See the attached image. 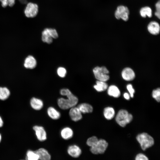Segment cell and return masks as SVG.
Here are the masks:
<instances>
[{
  "label": "cell",
  "instance_id": "6da1fadb",
  "mask_svg": "<svg viewBox=\"0 0 160 160\" xmlns=\"http://www.w3.org/2000/svg\"><path fill=\"white\" fill-rule=\"evenodd\" d=\"M61 95L65 96L67 98H60L57 100L58 106L61 109L66 110L75 106L78 102V98L68 89H63L60 91Z\"/></svg>",
  "mask_w": 160,
  "mask_h": 160
},
{
  "label": "cell",
  "instance_id": "7a4b0ae2",
  "mask_svg": "<svg viewBox=\"0 0 160 160\" xmlns=\"http://www.w3.org/2000/svg\"><path fill=\"white\" fill-rule=\"evenodd\" d=\"M136 139L140 143L142 149L143 151L151 147L154 144L153 138L145 132L138 134L136 137Z\"/></svg>",
  "mask_w": 160,
  "mask_h": 160
},
{
  "label": "cell",
  "instance_id": "3957f363",
  "mask_svg": "<svg viewBox=\"0 0 160 160\" xmlns=\"http://www.w3.org/2000/svg\"><path fill=\"white\" fill-rule=\"evenodd\" d=\"M133 119L132 115L126 110L121 109L118 112L116 117V121L120 126L124 127L130 123Z\"/></svg>",
  "mask_w": 160,
  "mask_h": 160
},
{
  "label": "cell",
  "instance_id": "277c9868",
  "mask_svg": "<svg viewBox=\"0 0 160 160\" xmlns=\"http://www.w3.org/2000/svg\"><path fill=\"white\" fill-rule=\"evenodd\" d=\"M93 71L95 78L98 80L105 82L109 79L108 75L109 72L105 66L96 67Z\"/></svg>",
  "mask_w": 160,
  "mask_h": 160
},
{
  "label": "cell",
  "instance_id": "5b68a950",
  "mask_svg": "<svg viewBox=\"0 0 160 160\" xmlns=\"http://www.w3.org/2000/svg\"><path fill=\"white\" fill-rule=\"evenodd\" d=\"M58 34L56 30L52 28H46L42 33V40L44 42L50 44L53 41V39H56Z\"/></svg>",
  "mask_w": 160,
  "mask_h": 160
},
{
  "label": "cell",
  "instance_id": "8992f818",
  "mask_svg": "<svg viewBox=\"0 0 160 160\" xmlns=\"http://www.w3.org/2000/svg\"><path fill=\"white\" fill-rule=\"evenodd\" d=\"M108 145V143L105 140L100 139L95 145L90 147V151L95 154H103L105 152Z\"/></svg>",
  "mask_w": 160,
  "mask_h": 160
},
{
  "label": "cell",
  "instance_id": "52a82bcc",
  "mask_svg": "<svg viewBox=\"0 0 160 160\" xmlns=\"http://www.w3.org/2000/svg\"><path fill=\"white\" fill-rule=\"evenodd\" d=\"M129 13V10L127 7L120 5L117 7L115 16L117 19H121L126 21L128 20Z\"/></svg>",
  "mask_w": 160,
  "mask_h": 160
},
{
  "label": "cell",
  "instance_id": "ba28073f",
  "mask_svg": "<svg viewBox=\"0 0 160 160\" xmlns=\"http://www.w3.org/2000/svg\"><path fill=\"white\" fill-rule=\"evenodd\" d=\"M38 12V6L36 4L32 2L27 4L24 10V14L27 17H34L37 15Z\"/></svg>",
  "mask_w": 160,
  "mask_h": 160
},
{
  "label": "cell",
  "instance_id": "9c48e42d",
  "mask_svg": "<svg viewBox=\"0 0 160 160\" xmlns=\"http://www.w3.org/2000/svg\"><path fill=\"white\" fill-rule=\"evenodd\" d=\"M33 129L35 131L36 137L39 140L43 141L47 139V133L43 127L35 125L33 126Z\"/></svg>",
  "mask_w": 160,
  "mask_h": 160
},
{
  "label": "cell",
  "instance_id": "30bf717a",
  "mask_svg": "<svg viewBox=\"0 0 160 160\" xmlns=\"http://www.w3.org/2000/svg\"><path fill=\"white\" fill-rule=\"evenodd\" d=\"M69 114L71 119L74 121H79L82 118V113L77 107L71 108Z\"/></svg>",
  "mask_w": 160,
  "mask_h": 160
},
{
  "label": "cell",
  "instance_id": "8fae6325",
  "mask_svg": "<svg viewBox=\"0 0 160 160\" xmlns=\"http://www.w3.org/2000/svg\"><path fill=\"white\" fill-rule=\"evenodd\" d=\"M67 153L71 156L74 158L79 157L81 154V148L78 145H70L67 149Z\"/></svg>",
  "mask_w": 160,
  "mask_h": 160
},
{
  "label": "cell",
  "instance_id": "7c38bea8",
  "mask_svg": "<svg viewBox=\"0 0 160 160\" xmlns=\"http://www.w3.org/2000/svg\"><path fill=\"white\" fill-rule=\"evenodd\" d=\"M23 65L24 67L27 69H33L36 66L37 61L34 57L29 55L25 59Z\"/></svg>",
  "mask_w": 160,
  "mask_h": 160
},
{
  "label": "cell",
  "instance_id": "4fadbf2b",
  "mask_svg": "<svg viewBox=\"0 0 160 160\" xmlns=\"http://www.w3.org/2000/svg\"><path fill=\"white\" fill-rule=\"evenodd\" d=\"M121 75L123 78L127 81L132 80L135 76L134 71L129 68H124L122 71Z\"/></svg>",
  "mask_w": 160,
  "mask_h": 160
},
{
  "label": "cell",
  "instance_id": "5bb4252c",
  "mask_svg": "<svg viewBox=\"0 0 160 160\" xmlns=\"http://www.w3.org/2000/svg\"><path fill=\"white\" fill-rule=\"evenodd\" d=\"M147 29L149 32L152 34L157 35L159 34L160 32L159 25L156 22L151 21L148 24Z\"/></svg>",
  "mask_w": 160,
  "mask_h": 160
},
{
  "label": "cell",
  "instance_id": "9a60e30c",
  "mask_svg": "<svg viewBox=\"0 0 160 160\" xmlns=\"http://www.w3.org/2000/svg\"><path fill=\"white\" fill-rule=\"evenodd\" d=\"M30 104L32 108L36 110H39L44 105L43 101L40 99L33 97L30 100Z\"/></svg>",
  "mask_w": 160,
  "mask_h": 160
},
{
  "label": "cell",
  "instance_id": "2e32d148",
  "mask_svg": "<svg viewBox=\"0 0 160 160\" xmlns=\"http://www.w3.org/2000/svg\"><path fill=\"white\" fill-rule=\"evenodd\" d=\"M38 155L39 159L50 160L51 159L50 154L47 150L43 148H40L35 151Z\"/></svg>",
  "mask_w": 160,
  "mask_h": 160
},
{
  "label": "cell",
  "instance_id": "e0dca14e",
  "mask_svg": "<svg viewBox=\"0 0 160 160\" xmlns=\"http://www.w3.org/2000/svg\"><path fill=\"white\" fill-rule=\"evenodd\" d=\"M73 134L72 129L70 127H66L63 128L60 132V135L64 139L67 140L71 138Z\"/></svg>",
  "mask_w": 160,
  "mask_h": 160
},
{
  "label": "cell",
  "instance_id": "ac0fdd59",
  "mask_svg": "<svg viewBox=\"0 0 160 160\" xmlns=\"http://www.w3.org/2000/svg\"><path fill=\"white\" fill-rule=\"evenodd\" d=\"M47 112L49 116L54 120L59 119L61 116L60 112L52 107H49L47 108Z\"/></svg>",
  "mask_w": 160,
  "mask_h": 160
},
{
  "label": "cell",
  "instance_id": "d6986e66",
  "mask_svg": "<svg viewBox=\"0 0 160 160\" xmlns=\"http://www.w3.org/2000/svg\"><path fill=\"white\" fill-rule=\"evenodd\" d=\"M82 113H86L92 112L93 110L92 106L89 103H81L77 107Z\"/></svg>",
  "mask_w": 160,
  "mask_h": 160
},
{
  "label": "cell",
  "instance_id": "ffe728a7",
  "mask_svg": "<svg viewBox=\"0 0 160 160\" xmlns=\"http://www.w3.org/2000/svg\"><path fill=\"white\" fill-rule=\"evenodd\" d=\"M108 94L110 96L117 98L119 97L120 92L118 88L116 86L112 85L108 88Z\"/></svg>",
  "mask_w": 160,
  "mask_h": 160
},
{
  "label": "cell",
  "instance_id": "44dd1931",
  "mask_svg": "<svg viewBox=\"0 0 160 160\" xmlns=\"http://www.w3.org/2000/svg\"><path fill=\"white\" fill-rule=\"evenodd\" d=\"M115 111L112 107H108L105 108L103 111V114L107 120H111L115 116Z\"/></svg>",
  "mask_w": 160,
  "mask_h": 160
},
{
  "label": "cell",
  "instance_id": "7402d4cb",
  "mask_svg": "<svg viewBox=\"0 0 160 160\" xmlns=\"http://www.w3.org/2000/svg\"><path fill=\"white\" fill-rule=\"evenodd\" d=\"M108 87L107 84L105 82L97 80L96 82V84L94 86L96 90L101 92L105 90Z\"/></svg>",
  "mask_w": 160,
  "mask_h": 160
},
{
  "label": "cell",
  "instance_id": "603a6c76",
  "mask_svg": "<svg viewBox=\"0 0 160 160\" xmlns=\"http://www.w3.org/2000/svg\"><path fill=\"white\" fill-rule=\"evenodd\" d=\"M10 94V91L8 88L5 87H0V100H6L9 97Z\"/></svg>",
  "mask_w": 160,
  "mask_h": 160
},
{
  "label": "cell",
  "instance_id": "cb8c5ba5",
  "mask_svg": "<svg viewBox=\"0 0 160 160\" xmlns=\"http://www.w3.org/2000/svg\"><path fill=\"white\" fill-rule=\"evenodd\" d=\"M140 14L143 17L147 16L151 17L152 16V11L151 8L148 7H145L142 8L140 11Z\"/></svg>",
  "mask_w": 160,
  "mask_h": 160
},
{
  "label": "cell",
  "instance_id": "d4e9b609",
  "mask_svg": "<svg viewBox=\"0 0 160 160\" xmlns=\"http://www.w3.org/2000/svg\"><path fill=\"white\" fill-rule=\"evenodd\" d=\"M25 159L27 160H38L39 158L35 151L30 150L27 151Z\"/></svg>",
  "mask_w": 160,
  "mask_h": 160
},
{
  "label": "cell",
  "instance_id": "484cf974",
  "mask_svg": "<svg viewBox=\"0 0 160 160\" xmlns=\"http://www.w3.org/2000/svg\"><path fill=\"white\" fill-rule=\"evenodd\" d=\"M99 139L95 136H93L88 138L87 141V144L90 147L95 145L97 143Z\"/></svg>",
  "mask_w": 160,
  "mask_h": 160
},
{
  "label": "cell",
  "instance_id": "4316f807",
  "mask_svg": "<svg viewBox=\"0 0 160 160\" xmlns=\"http://www.w3.org/2000/svg\"><path fill=\"white\" fill-rule=\"evenodd\" d=\"M152 96L158 102L160 101V89L158 88L154 90L152 93Z\"/></svg>",
  "mask_w": 160,
  "mask_h": 160
},
{
  "label": "cell",
  "instance_id": "83f0119b",
  "mask_svg": "<svg viewBox=\"0 0 160 160\" xmlns=\"http://www.w3.org/2000/svg\"><path fill=\"white\" fill-rule=\"evenodd\" d=\"M57 73L58 75L61 77H64L66 73V69L63 67H59L57 70Z\"/></svg>",
  "mask_w": 160,
  "mask_h": 160
},
{
  "label": "cell",
  "instance_id": "f1b7e54d",
  "mask_svg": "<svg viewBox=\"0 0 160 160\" xmlns=\"http://www.w3.org/2000/svg\"><path fill=\"white\" fill-rule=\"evenodd\" d=\"M135 159L136 160H148V159L144 154L140 153L137 155Z\"/></svg>",
  "mask_w": 160,
  "mask_h": 160
},
{
  "label": "cell",
  "instance_id": "f546056e",
  "mask_svg": "<svg viewBox=\"0 0 160 160\" xmlns=\"http://www.w3.org/2000/svg\"><path fill=\"white\" fill-rule=\"evenodd\" d=\"M160 1H159L156 4V11L155 13V16L159 19L160 18Z\"/></svg>",
  "mask_w": 160,
  "mask_h": 160
},
{
  "label": "cell",
  "instance_id": "4dcf8cb0",
  "mask_svg": "<svg viewBox=\"0 0 160 160\" xmlns=\"http://www.w3.org/2000/svg\"><path fill=\"white\" fill-rule=\"evenodd\" d=\"M127 89L129 93L130 96L131 97H133L134 96V94L135 92L134 89L133 88L132 85L131 84H128L127 85Z\"/></svg>",
  "mask_w": 160,
  "mask_h": 160
},
{
  "label": "cell",
  "instance_id": "1f68e13d",
  "mask_svg": "<svg viewBox=\"0 0 160 160\" xmlns=\"http://www.w3.org/2000/svg\"><path fill=\"white\" fill-rule=\"evenodd\" d=\"M2 6L3 7H5L8 6V0H0Z\"/></svg>",
  "mask_w": 160,
  "mask_h": 160
},
{
  "label": "cell",
  "instance_id": "d6a6232c",
  "mask_svg": "<svg viewBox=\"0 0 160 160\" xmlns=\"http://www.w3.org/2000/svg\"><path fill=\"white\" fill-rule=\"evenodd\" d=\"M15 0H8V6L10 7L13 6L15 3Z\"/></svg>",
  "mask_w": 160,
  "mask_h": 160
},
{
  "label": "cell",
  "instance_id": "836d02e7",
  "mask_svg": "<svg viewBox=\"0 0 160 160\" xmlns=\"http://www.w3.org/2000/svg\"><path fill=\"white\" fill-rule=\"evenodd\" d=\"M124 97L127 100H129L130 99V95L128 93L125 92L124 94Z\"/></svg>",
  "mask_w": 160,
  "mask_h": 160
},
{
  "label": "cell",
  "instance_id": "e575fe53",
  "mask_svg": "<svg viewBox=\"0 0 160 160\" xmlns=\"http://www.w3.org/2000/svg\"><path fill=\"white\" fill-rule=\"evenodd\" d=\"M4 124V122L3 120V119L0 116V128L2 127Z\"/></svg>",
  "mask_w": 160,
  "mask_h": 160
},
{
  "label": "cell",
  "instance_id": "d590c367",
  "mask_svg": "<svg viewBox=\"0 0 160 160\" xmlns=\"http://www.w3.org/2000/svg\"><path fill=\"white\" fill-rule=\"evenodd\" d=\"M19 0L23 3H25L26 2H27V0Z\"/></svg>",
  "mask_w": 160,
  "mask_h": 160
},
{
  "label": "cell",
  "instance_id": "8d00e7d4",
  "mask_svg": "<svg viewBox=\"0 0 160 160\" xmlns=\"http://www.w3.org/2000/svg\"><path fill=\"white\" fill-rule=\"evenodd\" d=\"M2 137L1 134L0 133V143L1 142V140Z\"/></svg>",
  "mask_w": 160,
  "mask_h": 160
}]
</instances>
